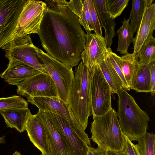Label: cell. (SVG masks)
Masks as SVG:
<instances>
[{"label":"cell","mask_w":155,"mask_h":155,"mask_svg":"<svg viewBox=\"0 0 155 155\" xmlns=\"http://www.w3.org/2000/svg\"><path fill=\"white\" fill-rule=\"evenodd\" d=\"M37 34L49 55L72 68L81 60L86 34L65 0H47Z\"/></svg>","instance_id":"obj_1"},{"label":"cell","mask_w":155,"mask_h":155,"mask_svg":"<svg viewBox=\"0 0 155 155\" xmlns=\"http://www.w3.org/2000/svg\"><path fill=\"white\" fill-rule=\"evenodd\" d=\"M68 105L74 117L85 130L91 114V72L83 62L75 66Z\"/></svg>","instance_id":"obj_2"},{"label":"cell","mask_w":155,"mask_h":155,"mask_svg":"<svg viewBox=\"0 0 155 155\" xmlns=\"http://www.w3.org/2000/svg\"><path fill=\"white\" fill-rule=\"evenodd\" d=\"M118 110L121 128L131 141H136L142 136L148 129L150 120L148 114L136 103L134 98L124 88L118 94Z\"/></svg>","instance_id":"obj_3"},{"label":"cell","mask_w":155,"mask_h":155,"mask_svg":"<svg viewBox=\"0 0 155 155\" xmlns=\"http://www.w3.org/2000/svg\"><path fill=\"white\" fill-rule=\"evenodd\" d=\"M91 125V139L98 147L106 151L109 150L122 151L124 150L126 138L120 125L117 113L112 108L104 115L93 116Z\"/></svg>","instance_id":"obj_4"},{"label":"cell","mask_w":155,"mask_h":155,"mask_svg":"<svg viewBox=\"0 0 155 155\" xmlns=\"http://www.w3.org/2000/svg\"><path fill=\"white\" fill-rule=\"evenodd\" d=\"M36 51L44 68L56 85L59 97L68 104L69 92L74 77L72 68H69L37 47Z\"/></svg>","instance_id":"obj_5"},{"label":"cell","mask_w":155,"mask_h":155,"mask_svg":"<svg viewBox=\"0 0 155 155\" xmlns=\"http://www.w3.org/2000/svg\"><path fill=\"white\" fill-rule=\"evenodd\" d=\"M27 100L36 106L39 110L52 113L60 117L88 146H91V139L75 119L68 104L59 97H30L27 98Z\"/></svg>","instance_id":"obj_6"},{"label":"cell","mask_w":155,"mask_h":155,"mask_svg":"<svg viewBox=\"0 0 155 155\" xmlns=\"http://www.w3.org/2000/svg\"><path fill=\"white\" fill-rule=\"evenodd\" d=\"M36 47L30 35H17L1 48L5 51V56L8 59L18 60L48 74L38 56Z\"/></svg>","instance_id":"obj_7"},{"label":"cell","mask_w":155,"mask_h":155,"mask_svg":"<svg viewBox=\"0 0 155 155\" xmlns=\"http://www.w3.org/2000/svg\"><path fill=\"white\" fill-rule=\"evenodd\" d=\"M90 72L91 114L101 116L112 108L111 90L99 65Z\"/></svg>","instance_id":"obj_8"},{"label":"cell","mask_w":155,"mask_h":155,"mask_svg":"<svg viewBox=\"0 0 155 155\" xmlns=\"http://www.w3.org/2000/svg\"><path fill=\"white\" fill-rule=\"evenodd\" d=\"M26 0H0V48L15 35Z\"/></svg>","instance_id":"obj_9"},{"label":"cell","mask_w":155,"mask_h":155,"mask_svg":"<svg viewBox=\"0 0 155 155\" xmlns=\"http://www.w3.org/2000/svg\"><path fill=\"white\" fill-rule=\"evenodd\" d=\"M46 7L45 2L26 0L18 18L15 35L37 34Z\"/></svg>","instance_id":"obj_10"},{"label":"cell","mask_w":155,"mask_h":155,"mask_svg":"<svg viewBox=\"0 0 155 155\" xmlns=\"http://www.w3.org/2000/svg\"><path fill=\"white\" fill-rule=\"evenodd\" d=\"M17 93L27 98L36 97H59L56 85L49 74L35 75L16 85Z\"/></svg>","instance_id":"obj_11"},{"label":"cell","mask_w":155,"mask_h":155,"mask_svg":"<svg viewBox=\"0 0 155 155\" xmlns=\"http://www.w3.org/2000/svg\"><path fill=\"white\" fill-rule=\"evenodd\" d=\"M109 49L104 37L91 32L87 33L81 61L91 72L105 58Z\"/></svg>","instance_id":"obj_12"},{"label":"cell","mask_w":155,"mask_h":155,"mask_svg":"<svg viewBox=\"0 0 155 155\" xmlns=\"http://www.w3.org/2000/svg\"><path fill=\"white\" fill-rule=\"evenodd\" d=\"M44 112L60 132L66 144L70 155H86L88 146L67 122L54 114Z\"/></svg>","instance_id":"obj_13"},{"label":"cell","mask_w":155,"mask_h":155,"mask_svg":"<svg viewBox=\"0 0 155 155\" xmlns=\"http://www.w3.org/2000/svg\"><path fill=\"white\" fill-rule=\"evenodd\" d=\"M35 115L45 128L49 146V155H70L66 144L54 124L43 111L38 110Z\"/></svg>","instance_id":"obj_14"},{"label":"cell","mask_w":155,"mask_h":155,"mask_svg":"<svg viewBox=\"0 0 155 155\" xmlns=\"http://www.w3.org/2000/svg\"><path fill=\"white\" fill-rule=\"evenodd\" d=\"M8 59V67L0 74V77L9 84L17 85L24 81L42 73L20 61L12 58Z\"/></svg>","instance_id":"obj_15"},{"label":"cell","mask_w":155,"mask_h":155,"mask_svg":"<svg viewBox=\"0 0 155 155\" xmlns=\"http://www.w3.org/2000/svg\"><path fill=\"white\" fill-rule=\"evenodd\" d=\"M155 29V4L153 3L144 10L140 25L133 43L134 52L136 54L148 39L152 38Z\"/></svg>","instance_id":"obj_16"},{"label":"cell","mask_w":155,"mask_h":155,"mask_svg":"<svg viewBox=\"0 0 155 155\" xmlns=\"http://www.w3.org/2000/svg\"><path fill=\"white\" fill-rule=\"evenodd\" d=\"M25 130L30 141L41 152V155H49V146L45 128L35 114L28 120Z\"/></svg>","instance_id":"obj_17"},{"label":"cell","mask_w":155,"mask_h":155,"mask_svg":"<svg viewBox=\"0 0 155 155\" xmlns=\"http://www.w3.org/2000/svg\"><path fill=\"white\" fill-rule=\"evenodd\" d=\"M7 127L14 128L21 133L25 130L27 121L32 114L28 108H14L0 111Z\"/></svg>","instance_id":"obj_18"},{"label":"cell","mask_w":155,"mask_h":155,"mask_svg":"<svg viewBox=\"0 0 155 155\" xmlns=\"http://www.w3.org/2000/svg\"><path fill=\"white\" fill-rule=\"evenodd\" d=\"M99 21L105 30V37L107 46L110 48L113 38L116 35L115 30L116 25L114 19L111 18L106 6V0H92Z\"/></svg>","instance_id":"obj_19"},{"label":"cell","mask_w":155,"mask_h":155,"mask_svg":"<svg viewBox=\"0 0 155 155\" xmlns=\"http://www.w3.org/2000/svg\"><path fill=\"white\" fill-rule=\"evenodd\" d=\"M68 6L78 17L80 24L83 27L87 33L94 31L87 0H71L68 2Z\"/></svg>","instance_id":"obj_20"},{"label":"cell","mask_w":155,"mask_h":155,"mask_svg":"<svg viewBox=\"0 0 155 155\" xmlns=\"http://www.w3.org/2000/svg\"><path fill=\"white\" fill-rule=\"evenodd\" d=\"M130 89L137 92H151L150 74L148 64L139 65Z\"/></svg>","instance_id":"obj_21"},{"label":"cell","mask_w":155,"mask_h":155,"mask_svg":"<svg viewBox=\"0 0 155 155\" xmlns=\"http://www.w3.org/2000/svg\"><path fill=\"white\" fill-rule=\"evenodd\" d=\"M99 65L110 87L112 94H117L121 89L124 88L121 80L112 65L106 57Z\"/></svg>","instance_id":"obj_22"},{"label":"cell","mask_w":155,"mask_h":155,"mask_svg":"<svg viewBox=\"0 0 155 155\" xmlns=\"http://www.w3.org/2000/svg\"><path fill=\"white\" fill-rule=\"evenodd\" d=\"M119 61L130 90L133 79L139 66L138 59L134 53H127L121 57L119 56Z\"/></svg>","instance_id":"obj_23"},{"label":"cell","mask_w":155,"mask_h":155,"mask_svg":"<svg viewBox=\"0 0 155 155\" xmlns=\"http://www.w3.org/2000/svg\"><path fill=\"white\" fill-rule=\"evenodd\" d=\"M122 25L117 31L118 35V45L116 50L120 54H127L131 43L134 40V33L130 24V19H124Z\"/></svg>","instance_id":"obj_24"},{"label":"cell","mask_w":155,"mask_h":155,"mask_svg":"<svg viewBox=\"0 0 155 155\" xmlns=\"http://www.w3.org/2000/svg\"><path fill=\"white\" fill-rule=\"evenodd\" d=\"M132 145L137 155H154L155 135L146 132Z\"/></svg>","instance_id":"obj_25"},{"label":"cell","mask_w":155,"mask_h":155,"mask_svg":"<svg viewBox=\"0 0 155 155\" xmlns=\"http://www.w3.org/2000/svg\"><path fill=\"white\" fill-rule=\"evenodd\" d=\"M138 59L139 65L147 64L155 61V38L147 39L136 54Z\"/></svg>","instance_id":"obj_26"},{"label":"cell","mask_w":155,"mask_h":155,"mask_svg":"<svg viewBox=\"0 0 155 155\" xmlns=\"http://www.w3.org/2000/svg\"><path fill=\"white\" fill-rule=\"evenodd\" d=\"M145 0H133L129 18L131 29L134 34L140 25L145 8Z\"/></svg>","instance_id":"obj_27"},{"label":"cell","mask_w":155,"mask_h":155,"mask_svg":"<svg viewBox=\"0 0 155 155\" xmlns=\"http://www.w3.org/2000/svg\"><path fill=\"white\" fill-rule=\"evenodd\" d=\"M28 105L27 101L20 96L0 98V111L10 108H28Z\"/></svg>","instance_id":"obj_28"},{"label":"cell","mask_w":155,"mask_h":155,"mask_svg":"<svg viewBox=\"0 0 155 155\" xmlns=\"http://www.w3.org/2000/svg\"><path fill=\"white\" fill-rule=\"evenodd\" d=\"M129 0H106V6L110 17L114 19L120 16Z\"/></svg>","instance_id":"obj_29"},{"label":"cell","mask_w":155,"mask_h":155,"mask_svg":"<svg viewBox=\"0 0 155 155\" xmlns=\"http://www.w3.org/2000/svg\"><path fill=\"white\" fill-rule=\"evenodd\" d=\"M119 56L112 51L110 48H109L106 57L109 60L120 78L123 82L124 89L127 91H130L119 62Z\"/></svg>","instance_id":"obj_30"},{"label":"cell","mask_w":155,"mask_h":155,"mask_svg":"<svg viewBox=\"0 0 155 155\" xmlns=\"http://www.w3.org/2000/svg\"><path fill=\"white\" fill-rule=\"evenodd\" d=\"M91 19L94 27L95 33L102 36L101 26L92 0H87Z\"/></svg>","instance_id":"obj_31"},{"label":"cell","mask_w":155,"mask_h":155,"mask_svg":"<svg viewBox=\"0 0 155 155\" xmlns=\"http://www.w3.org/2000/svg\"><path fill=\"white\" fill-rule=\"evenodd\" d=\"M150 74L151 94L152 96L155 91V61L148 64Z\"/></svg>","instance_id":"obj_32"},{"label":"cell","mask_w":155,"mask_h":155,"mask_svg":"<svg viewBox=\"0 0 155 155\" xmlns=\"http://www.w3.org/2000/svg\"><path fill=\"white\" fill-rule=\"evenodd\" d=\"M125 137L126 141L124 150L127 152L128 155H137L132 141L126 135Z\"/></svg>","instance_id":"obj_33"},{"label":"cell","mask_w":155,"mask_h":155,"mask_svg":"<svg viewBox=\"0 0 155 155\" xmlns=\"http://www.w3.org/2000/svg\"><path fill=\"white\" fill-rule=\"evenodd\" d=\"M86 155H106V151L99 147L95 148L88 146Z\"/></svg>","instance_id":"obj_34"},{"label":"cell","mask_w":155,"mask_h":155,"mask_svg":"<svg viewBox=\"0 0 155 155\" xmlns=\"http://www.w3.org/2000/svg\"><path fill=\"white\" fill-rule=\"evenodd\" d=\"M106 155H128V154L124 150L122 151H117L108 150L106 151Z\"/></svg>","instance_id":"obj_35"},{"label":"cell","mask_w":155,"mask_h":155,"mask_svg":"<svg viewBox=\"0 0 155 155\" xmlns=\"http://www.w3.org/2000/svg\"><path fill=\"white\" fill-rule=\"evenodd\" d=\"M146 7L150 6L152 4L153 0H145Z\"/></svg>","instance_id":"obj_36"},{"label":"cell","mask_w":155,"mask_h":155,"mask_svg":"<svg viewBox=\"0 0 155 155\" xmlns=\"http://www.w3.org/2000/svg\"><path fill=\"white\" fill-rule=\"evenodd\" d=\"M5 143V136H0V144Z\"/></svg>","instance_id":"obj_37"},{"label":"cell","mask_w":155,"mask_h":155,"mask_svg":"<svg viewBox=\"0 0 155 155\" xmlns=\"http://www.w3.org/2000/svg\"><path fill=\"white\" fill-rule=\"evenodd\" d=\"M12 155H21L20 153L17 151H15L14 153L12 154Z\"/></svg>","instance_id":"obj_38"},{"label":"cell","mask_w":155,"mask_h":155,"mask_svg":"<svg viewBox=\"0 0 155 155\" xmlns=\"http://www.w3.org/2000/svg\"></svg>","instance_id":"obj_39"}]
</instances>
